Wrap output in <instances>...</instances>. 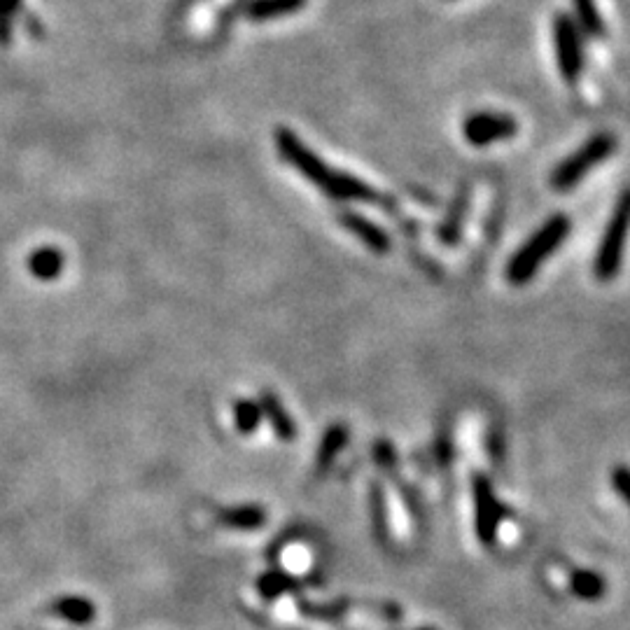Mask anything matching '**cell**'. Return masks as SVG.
Segmentation results:
<instances>
[{"mask_svg": "<svg viewBox=\"0 0 630 630\" xmlns=\"http://www.w3.org/2000/svg\"><path fill=\"white\" fill-rule=\"evenodd\" d=\"M570 588L581 600H600L607 591L605 579L593 570H574L570 577Z\"/></svg>", "mask_w": 630, "mask_h": 630, "instance_id": "cell-17", "label": "cell"}, {"mask_svg": "<svg viewBox=\"0 0 630 630\" xmlns=\"http://www.w3.org/2000/svg\"><path fill=\"white\" fill-rule=\"evenodd\" d=\"M63 264H66V257L59 248H40L28 255V271L33 273L35 278L40 280H54L61 276Z\"/></svg>", "mask_w": 630, "mask_h": 630, "instance_id": "cell-13", "label": "cell"}, {"mask_svg": "<svg viewBox=\"0 0 630 630\" xmlns=\"http://www.w3.org/2000/svg\"><path fill=\"white\" fill-rule=\"evenodd\" d=\"M299 586V581L290 577V574L280 572V570H273V572H266L259 577L257 581V591L262 593L264 600H276L280 598V595L287 593V591H294V588Z\"/></svg>", "mask_w": 630, "mask_h": 630, "instance_id": "cell-18", "label": "cell"}, {"mask_svg": "<svg viewBox=\"0 0 630 630\" xmlns=\"http://www.w3.org/2000/svg\"><path fill=\"white\" fill-rule=\"evenodd\" d=\"M339 222L343 229L350 231L355 238H360L364 248L376 252V255H385L390 250V236L376 222H371L369 217L355 213V210H343Z\"/></svg>", "mask_w": 630, "mask_h": 630, "instance_id": "cell-8", "label": "cell"}, {"mask_svg": "<svg viewBox=\"0 0 630 630\" xmlns=\"http://www.w3.org/2000/svg\"><path fill=\"white\" fill-rule=\"evenodd\" d=\"M416 630H434V628H416Z\"/></svg>", "mask_w": 630, "mask_h": 630, "instance_id": "cell-24", "label": "cell"}, {"mask_svg": "<svg viewBox=\"0 0 630 630\" xmlns=\"http://www.w3.org/2000/svg\"><path fill=\"white\" fill-rule=\"evenodd\" d=\"M574 7V21H577L579 31L586 33L588 38H602L605 35V21L595 5V0H572Z\"/></svg>", "mask_w": 630, "mask_h": 630, "instance_id": "cell-16", "label": "cell"}, {"mask_svg": "<svg viewBox=\"0 0 630 630\" xmlns=\"http://www.w3.org/2000/svg\"><path fill=\"white\" fill-rule=\"evenodd\" d=\"M262 423V409L255 399H238L234 402V425L241 434H252Z\"/></svg>", "mask_w": 630, "mask_h": 630, "instance_id": "cell-19", "label": "cell"}, {"mask_svg": "<svg viewBox=\"0 0 630 630\" xmlns=\"http://www.w3.org/2000/svg\"><path fill=\"white\" fill-rule=\"evenodd\" d=\"M21 12V0H0V45H10L12 21Z\"/></svg>", "mask_w": 630, "mask_h": 630, "instance_id": "cell-21", "label": "cell"}, {"mask_svg": "<svg viewBox=\"0 0 630 630\" xmlns=\"http://www.w3.org/2000/svg\"><path fill=\"white\" fill-rule=\"evenodd\" d=\"M369 502H371V521H374L376 537L381 539V542H385V539L390 537L388 504H385V493H383V488L378 486V483H374V486H371Z\"/></svg>", "mask_w": 630, "mask_h": 630, "instance_id": "cell-20", "label": "cell"}, {"mask_svg": "<svg viewBox=\"0 0 630 630\" xmlns=\"http://www.w3.org/2000/svg\"><path fill=\"white\" fill-rule=\"evenodd\" d=\"M474 528L476 537H479L481 544L493 546L497 539V532H500L502 523V504L497 502V497L493 493V486L483 474L474 476Z\"/></svg>", "mask_w": 630, "mask_h": 630, "instance_id": "cell-7", "label": "cell"}, {"mask_svg": "<svg viewBox=\"0 0 630 630\" xmlns=\"http://www.w3.org/2000/svg\"><path fill=\"white\" fill-rule=\"evenodd\" d=\"M276 140L278 154L290 164L299 175H304L308 182L318 185L320 192L332 196L334 201H346V203H371L378 199L376 189L355 175L336 171L327 164L325 159L318 157L304 140H301L292 129L280 126L273 133Z\"/></svg>", "mask_w": 630, "mask_h": 630, "instance_id": "cell-1", "label": "cell"}, {"mask_svg": "<svg viewBox=\"0 0 630 630\" xmlns=\"http://www.w3.org/2000/svg\"><path fill=\"white\" fill-rule=\"evenodd\" d=\"M52 612L63 621L75 623V626H87V623L94 621L96 607L94 602L80 598V595H66V598L54 602Z\"/></svg>", "mask_w": 630, "mask_h": 630, "instance_id": "cell-12", "label": "cell"}, {"mask_svg": "<svg viewBox=\"0 0 630 630\" xmlns=\"http://www.w3.org/2000/svg\"><path fill=\"white\" fill-rule=\"evenodd\" d=\"M553 49H556V63L560 75L567 84H577L584 73V38L572 14L560 12L553 17Z\"/></svg>", "mask_w": 630, "mask_h": 630, "instance_id": "cell-4", "label": "cell"}, {"mask_svg": "<svg viewBox=\"0 0 630 630\" xmlns=\"http://www.w3.org/2000/svg\"><path fill=\"white\" fill-rule=\"evenodd\" d=\"M626 231H628V199H626V194H623L619 206H616L614 210L612 220H609L607 224L605 234H602L598 255H595L593 271L600 280H612L616 273H619Z\"/></svg>", "mask_w": 630, "mask_h": 630, "instance_id": "cell-5", "label": "cell"}, {"mask_svg": "<svg viewBox=\"0 0 630 630\" xmlns=\"http://www.w3.org/2000/svg\"><path fill=\"white\" fill-rule=\"evenodd\" d=\"M616 150V138L612 133H595L586 140L584 145H579L577 150L560 161V164L553 168L551 173V187L556 192H570L579 185L581 180L586 178L588 173L593 171L595 166H600L609 154H614Z\"/></svg>", "mask_w": 630, "mask_h": 630, "instance_id": "cell-3", "label": "cell"}, {"mask_svg": "<svg viewBox=\"0 0 630 630\" xmlns=\"http://www.w3.org/2000/svg\"><path fill=\"white\" fill-rule=\"evenodd\" d=\"M374 455H376V462L381 465V469H385V472H392V469H395L397 455H395V448H392L388 441H378Z\"/></svg>", "mask_w": 630, "mask_h": 630, "instance_id": "cell-22", "label": "cell"}, {"mask_svg": "<svg viewBox=\"0 0 630 630\" xmlns=\"http://www.w3.org/2000/svg\"><path fill=\"white\" fill-rule=\"evenodd\" d=\"M572 220L563 213L551 215L528 241L523 243L521 250L514 252V257L509 259L507 266V278L511 285H525L530 283L532 276L542 269V264L556 252L560 245L565 243V238L570 236Z\"/></svg>", "mask_w": 630, "mask_h": 630, "instance_id": "cell-2", "label": "cell"}, {"mask_svg": "<svg viewBox=\"0 0 630 630\" xmlns=\"http://www.w3.org/2000/svg\"><path fill=\"white\" fill-rule=\"evenodd\" d=\"M346 444H348L346 425H329L325 437L320 441L318 455H315V467H318L320 472H327V469L332 467V462L339 458V453Z\"/></svg>", "mask_w": 630, "mask_h": 630, "instance_id": "cell-14", "label": "cell"}, {"mask_svg": "<svg viewBox=\"0 0 630 630\" xmlns=\"http://www.w3.org/2000/svg\"><path fill=\"white\" fill-rule=\"evenodd\" d=\"M306 3L308 0H250L245 5V17L255 21V24H262V21H273L297 14L304 10Z\"/></svg>", "mask_w": 630, "mask_h": 630, "instance_id": "cell-10", "label": "cell"}, {"mask_svg": "<svg viewBox=\"0 0 630 630\" xmlns=\"http://www.w3.org/2000/svg\"><path fill=\"white\" fill-rule=\"evenodd\" d=\"M467 203H469V189H460V194L455 196L453 206L448 208V215L444 217V222H441L439 227V238L444 241L446 245H455L460 238V231H462V220H465L467 215Z\"/></svg>", "mask_w": 630, "mask_h": 630, "instance_id": "cell-15", "label": "cell"}, {"mask_svg": "<svg viewBox=\"0 0 630 630\" xmlns=\"http://www.w3.org/2000/svg\"><path fill=\"white\" fill-rule=\"evenodd\" d=\"M612 486L616 488V493H619L623 500H628V495H630L628 493V486H630V483H628V467L619 465V467L614 469V472H612Z\"/></svg>", "mask_w": 630, "mask_h": 630, "instance_id": "cell-23", "label": "cell"}, {"mask_svg": "<svg viewBox=\"0 0 630 630\" xmlns=\"http://www.w3.org/2000/svg\"><path fill=\"white\" fill-rule=\"evenodd\" d=\"M518 133V122L507 112L479 110L462 122V136L472 147H488L511 140Z\"/></svg>", "mask_w": 630, "mask_h": 630, "instance_id": "cell-6", "label": "cell"}, {"mask_svg": "<svg viewBox=\"0 0 630 630\" xmlns=\"http://www.w3.org/2000/svg\"><path fill=\"white\" fill-rule=\"evenodd\" d=\"M259 409H262V418L269 420L273 434H276L280 441H292L297 437V423H294L290 413H287L278 395H273L269 390L262 392V397H259Z\"/></svg>", "mask_w": 630, "mask_h": 630, "instance_id": "cell-9", "label": "cell"}, {"mask_svg": "<svg viewBox=\"0 0 630 630\" xmlns=\"http://www.w3.org/2000/svg\"><path fill=\"white\" fill-rule=\"evenodd\" d=\"M217 521L224 528L231 530H259L266 523V511L257 504H245V507H234V509H220L217 514Z\"/></svg>", "mask_w": 630, "mask_h": 630, "instance_id": "cell-11", "label": "cell"}]
</instances>
